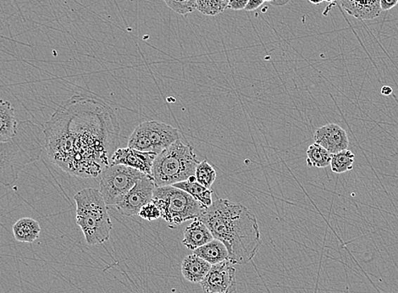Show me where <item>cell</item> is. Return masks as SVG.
<instances>
[{"label": "cell", "instance_id": "1", "mask_svg": "<svg viewBox=\"0 0 398 293\" xmlns=\"http://www.w3.org/2000/svg\"><path fill=\"white\" fill-rule=\"evenodd\" d=\"M120 125L112 108L90 95H74L60 104L44 130L49 160L65 173L98 177L120 145Z\"/></svg>", "mask_w": 398, "mask_h": 293}, {"label": "cell", "instance_id": "2", "mask_svg": "<svg viewBox=\"0 0 398 293\" xmlns=\"http://www.w3.org/2000/svg\"><path fill=\"white\" fill-rule=\"evenodd\" d=\"M198 219L226 246L233 265H245L258 254L262 244L258 220L244 205L219 199L203 209Z\"/></svg>", "mask_w": 398, "mask_h": 293}, {"label": "cell", "instance_id": "3", "mask_svg": "<svg viewBox=\"0 0 398 293\" xmlns=\"http://www.w3.org/2000/svg\"><path fill=\"white\" fill-rule=\"evenodd\" d=\"M42 152V130L31 120L20 121L15 137L0 142V183L13 186L20 171L39 161Z\"/></svg>", "mask_w": 398, "mask_h": 293}, {"label": "cell", "instance_id": "4", "mask_svg": "<svg viewBox=\"0 0 398 293\" xmlns=\"http://www.w3.org/2000/svg\"><path fill=\"white\" fill-rule=\"evenodd\" d=\"M74 200L77 224L84 233L86 244L94 246L109 240L113 224L101 192L86 187L79 191Z\"/></svg>", "mask_w": 398, "mask_h": 293}, {"label": "cell", "instance_id": "5", "mask_svg": "<svg viewBox=\"0 0 398 293\" xmlns=\"http://www.w3.org/2000/svg\"><path fill=\"white\" fill-rule=\"evenodd\" d=\"M199 164L192 145L177 140L162 152L157 154L152 167V177L155 187L172 186L186 181Z\"/></svg>", "mask_w": 398, "mask_h": 293}, {"label": "cell", "instance_id": "6", "mask_svg": "<svg viewBox=\"0 0 398 293\" xmlns=\"http://www.w3.org/2000/svg\"><path fill=\"white\" fill-rule=\"evenodd\" d=\"M152 201L171 229H176L186 221L198 219L204 209L188 192L173 186L155 187Z\"/></svg>", "mask_w": 398, "mask_h": 293}, {"label": "cell", "instance_id": "7", "mask_svg": "<svg viewBox=\"0 0 398 293\" xmlns=\"http://www.w3.org/2000/svg\"><path fill=\"white\" fill-rule=\"evenodd\" d=\"M180 139L179 130L157 120L144 121L131 133L127 146L159 154Z\"/></svg>", "mask_w": 398, "mask_h": 293}, {"label": "cell", "instance_id": "8", "mask_svg": "<svg viewBox=\"0 0 398 293\" xmlns=\"http://www.w3.org/2000/svg\"><path fill=\"white\" fill-rule=\"evenodd\" d=\"M144 175L122 165L106 167L101 175L99 192L108 206H115Z\"/></svg>", "mask_w": 398, "mask_h": 293}, {"label": "cell", "instance_id": "9", "mask_svg": "<svg viewBox=\"0 0 398 293\" xmlns=\"http://www.w3.org/2000/svg\"><path fill=\"white\" fill-rule=\"evenodd\" d=\"M155 187L151 175H144L115 207L123 216H136L141 208L151 202Z\"/></svg>", "mask_w": 398, "mask_h": 293}, {"label": "cell", "instance_id": "10", "mask_svg": "<svg viewBox=\"0 0 398 293\" xmlns=\"http://www.w3.org/2000/svg\"><path fill=\"white\" fill-rule=\"evenodd\" d=\"M205 293H233L236 289V269L226 261L211 266L201 282Z\"/></svg>", "mask_w": 398, "mask_h": 293}, {"label": "cell", "instance_id": "11", "mask_svg": "<svg viewBox=\"0 0 398 293\" xmlns=\"http://www.w3.org/2000/svg\"><path fill=\"white\" fill-rule=\"evenodd\" d=\"M157 154L152 152H142L139 150L127 148H119L110 158V165H122L145 175H151L153 161Z\"/></svg>", "mask_w": 398, "mask_h": 293}, {"label": "cell", "instance_id": "12", "mask_svg": "<svg viewBox=\"0 0 398 293\" xmlns=\"http://www.w3.org/2000/svg\"><path fill=\"white\" fill-rule=\"evenodd\" d=\"M315 144L321 145L331 154L346 150L349 146L347 133L338 124L330 123L316 129L314 134Z\"/></svg>", "mask_w": 398, "mask_h": 293}, {"label": "cell", "instance_id": "13", "mask_svg": "<svg viewBox=\"0 0 398 293\" xmlns=\"http://www.w3.org/2000/svg\"><path fill=\"white\" fill-rule=\"evenodd\" d=\"M214 239L210 229L198 218L185 228L182 244L194 251Z\"/></svg>", "mask_w": 398, "mask_h": 293}, {"label": "cell", "instance_id": "14", "mask_svg": "<svg viewBox=\"0 0 398 293\" xmlns=\"http://www.w3.org/2000/svg\"><path fill=\"white\" fill-rule=\"evenodd\" d=\"M347 14L359 20H373L380 15V0H341Z\"/></svg>", "mask_w": 398, "mask_h": 293}, {"label": "cell", "instance_id": "15", "mask_svg": "<svg viewBox=\"0 0 398 293\" xmlns=\"http://www.w3.org/2000/svg\"><path fill=\"white\" fill-rule=\"evenodd\" d=\"M209 262L196 254H190L181 263V274L186 280L192 283H201L210 270Z\"/></svg>", "mask_w": 398, "mask_h": 293}, {"label": "cell", "instance_id": "16", "mask_svg": "<svg viewBox=\"0 0 398 293\" xmlns=\"http://www.w3.org/2000/svg\"><path fill=\"white\" fill-rule=\"evenodd\" d=\"M19 123L11 102L0 99V142H6L18 133Z\"/></svg>", "mask_w": 398, "mask_h": 293}, {"label": "cell", "instance_id": "17", "mask_svg": "<svg viewBox=\"0 0 398 293\" xmlns=\"http://www.w3.org/2000/svg\"><path fill=\"white\" fill-rule=\"evenodd\" d=\"M16 241L24 244H32L39 239L41 227L39 221L32 218L24 217L18 220L12 227Z\"/></svg>", "mask_w": 398, "mask_h": 293}, {"label": "cell", "instance_id": "18", "mask_svg": "<svg viewBox=\"0 0 398 293\" xmlns=\"http://www.w3.org/2000/svg\"><path fill=\"white\" fill-rule=\"evenodd\" d=\"M172 186L188 192L201 204L203 208H209L214 202L213 192L199 184L195 175H192L186 181L174 184Z\"/></svg>", "mask_w": 398, "mask_h": 293}, {"label": "cell", "instance_id": "19", "mask_svg": "<svg viewBox=\"0 0 398 293\" xmlns=\"http://www.w3.org/2000/svg\"><path fill=\"white\" fill-rule=\"evenodd\" d=\"M193 254L204 258L212 266L228 259V251L226 246L217 239H214L200 248L195 249Z\"/></svg>", "mask_w": 398, "mask_h": 293}, {"label": "cell", "instance_id": "20", "mask_svg": "<svg viewBox=\"0 0 398 293\" xmlns=\"http://www.w3.org/2000/svg\"><path fill=\"white\" fill-rule=\"evenodd\" d=\"M307 165L309 168H326L330 164L331 158L333 154L322 146L317 144H311L308 150H307Z\"/></svg>", "mask_w": 398, "mask_h": 293}, {"label": "cell", "instance_id": "21", "mask_svg": "<svg viewBox=\"0 0 398 293\" xmlns=\"http://www.w3.org/2000/svg\"><path fill=\"white\" fill-rule=\"evenodd\" d=\"M355 154L351 150H343V151L333 154L330 161V169L334 173L342 174L354 169Z\"/></svg>", "mask_w": 398, "mask_h": 293}, {"label": "cell", "instance_id": "22", "mask_svg": "<svg viewBox=\"0 0 398 293\" xmlns=\"http://www.w3.org/2000/svg\"><path fill=\"white\" fill-rule=\"evenodd\" d=\"M195 177H196L199 184L210 189L215 179H217V170L210 164L208 161L205 160L199 162L196 170H195Z\"/></svg>", "mask_w": 398, "mask_h": 293}, {"label": "cell", "instance_id": "23", "mask_svg": "<svg viewBox=\"0 0 398 293\" xmlns=\"http://www.w3.org/2000/svg\"><path fill=\"white\" fill-rule=\"evenodd\" d=\"M165 5L176 13L186 15L197 10V0H164Z\"/></svg>", "mask_w": 398, "mask_h": 293}, {"label": "cell", "instance_id": "24", "mask_svg": "<svg viewBox=\"0 0 398 293\" xmlns=\"http://www.w3.org/2000/svg\"><path fill=\"white\" fill-rule=\"evenodd\" d=\"M138 216L143 220L153 221L161 218V213L157 205L151 201V202L145 204L143 207L141 208Z\"/></svg>", "mask_w": 398, "mask_h": 293}, {"label": "cell", "instance_id": "25", "mask_svg": "<svg viewBox=\"0 0 398 293\" xmlns=\"http://www.w3.org/2000/svg\"><path fill=\"white\" fill-rule=\"evenodd\" d=\"M248 0H230L227 9L235 11H245Z\"/></svg>", "mask_w": 398, "mask_h": 293}, {"label": "cell", "instance_id": "26", "mask_svg": "<svg viewBox=\"0 0 398 293\" xmlns=\"http://www.w3.org/2000/svg\"><path fill=\"white\" fill-rule=\"evenodd\" d=\"M398 0H380L381 11H387L397 5Z\"/></svg>", "mask_w": 398, "mask_h": 293}, {"label": "cell", "instance_id": "27", "mask_svg": "<svg viewBox=\"0 0 398 293\" xmlns=\"http://www.w3.org/2000/svg\"><path fill=\"white\" fill-rule=\"evenodd\" d=\"M264 2L263 0H248V5L245 8L246 11H254L261 6L263 5Z\"/></svg>", "mask_w": 398, "mask_h": 293}, {"label": "cell", "instance_id": "28", "mask_svg": "<svg viewBox=\"0 0 398 293\" xmlns=\"http://www.w3.org/2000/svg\"><path fill=\"white\" fill-rule=\"evenodd\" d=\"M392 89L389 86H383L381 87L380 93L384 96H389L392 94Z\"/></svg>", "mask_w": 398, "mask_h": 293}, {"label": "cell", "instance_id": "29", "mask_svg": "<svg viewBox=\"0 0 398 293\" xmlns=\"http://www.w3.org/2000/svg\"><path fill=\"white\" fill-rule=\"evenodd\" d=\"M289 1L290 0H275L271 5L275 6H285V4H288Z\"/></svg>", "mask_w": 398, "mask_h": 293}, {"label": "cell", "instance_id": "30", "mask_svg": "<svg viewBox=\"0 0 398 293\" xmlns=\"http://www.w3.org/2000/svg\"><path fill=\"white\" fill-rule=\"evenodd\" d=\"M309 1L314 4V5H321L325 0H309Z\"/></svg>", "mask_w": 398, "mask_h": 293}, {"label": "cell", "instance_id": "31", "mask_svg": "<svg viewBox=\"0 0 398 293\" xmlns=\"http://www.w3.org/2000/svg\"><path fill=\"white\" fill-rule=\"evenodd\" d=\"M264 2H268L272 4L275 0H263Z\"/></svg>", "mask_w": 398, "mask_h": 293}, {"label": "cell", "instance_id": "32", "mask_svg": "<svg viewBox=\"0 0 398 293\" xmlns=\"http://www.w3.org/2000/svg\"><path fill=\"white\" fill-rule=\"evenodd\" d=\"M325 1L331 3L335 1V0H325Z\"/></svg>", "mask_w": 398, "mask_h": 293}]
</instances>
